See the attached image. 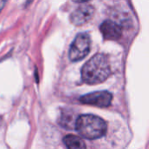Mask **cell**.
Wrapping results in <instances>:
<instances>
[{"mask_svg": "<svg viewBox=\"0 0 149 149\" xmlns=\"http://www.w3.org/2000/svg\"><path fill=\"white\" fill-rule=\"evenodd\" d=\"M94 8L87 3H82L71 14V22L75 25H82L88 22L93 16Z\"/></svg>", "mask_w": 149, "mask_h": 149, "instance_id": "cell-5", "label": "cell"}, {"mask_svg": "<svg viewBox=\"0 0 149 149\" xmlns=\"http://www.w3.org/2000/svg\"><path fill=\"white\" fill-rule=\"evenodd\" d=\"M75 128L82 137L94 140L105 135L107 126L105 120L96 115L82 114L77 118Z\"/></svg>", "mask_w": 149, "mask_h": 149, "instance_id": "cell-2", "label": "cell"}, {"mask_svg": "<svg viewBox=\"0 0 149 149\" xmlns=\"http://www.w3.org/2000/svg\"><path fill=\"white\" fill-rule=\"evenodd\" d=\"M63 141L67 149H86L84 141L79 136L68 134L65 136Z\"/></svg>", "mask_w": 149, "mask_h": 149, "instance_id": "cell-7", "label": "cell"}, {"mask_svg": "<svg viewBox=\"0 0 149 149\" xmlns=\"http://www.w3.org/2000/svg\"><path fill=\"white\" fill-rule=\"evenodd\" d=\"M91 39L88 34L79 33L73 39L69 51V58L72 61H79L84 58L90 52Z\"/></svg>", "mask_w": 149, "mask_h": 149, "instance_id": "cell-3", "label": "cell"}, {"mask_svg": "<svg viewBox=\"0 0 149 149\" xmlns=\"http://www.w3.org/2000/svg\"><path fill=\"white\" fill-rule=\"evenodd\" d=\"M111 74L108 58L102 53L95 54L82 67L81 77L84 82L95 85L104 82Z\"/></svg>", "mask_w": 149, "mask_h": 149, "instance_id": "cell-1", "label": "cell"}, {"mask_svg": "<svg viewBox=\"0 0 149 149\" xmlns=\"http://www.w3.org/2000/svg\"><path fill=\"white\" fill-rule=\"evenodd\" d=\"M113 94L107 91H99L82 95L79 101L82 104L94 106L98 107H107L111 105Z\"/></svg>", "mask_w": 149, "mask_h": 149, "instance_id": "cell-4", "label": "cell"}, {"mask_svg": "<svg viewBox=\"0 0 149 149\" xmlns=\"http://www.w3.org/2000/svg\"><path fill=\"white\" fill-rule=\"evenodd\" d=\"M100 31L107 40H118L122 34L121 26L114 21L107 20L100 24Z\"/></svg>", "mask_w": 149, "mask_h": 149, "instance_id": "cell-6", "label": "cell"}]
</instances>
